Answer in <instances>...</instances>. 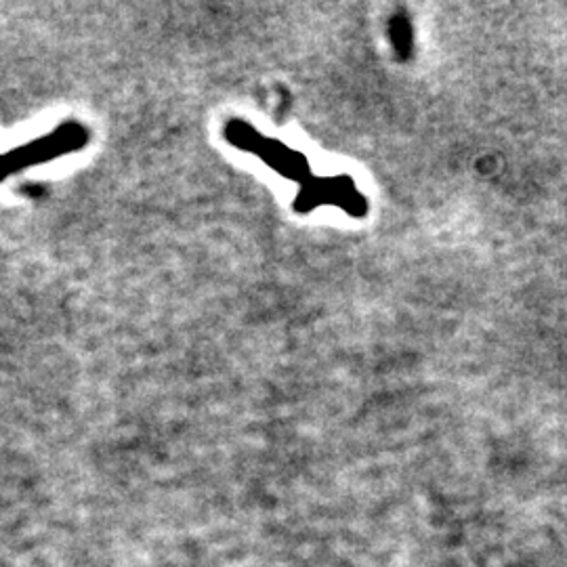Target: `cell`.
I'll return each mask as SVG.
<instances>
[{"instance_id": "obj_1", "label": "cell", "mask_w": 567, "mask_h": 567, "mask_svg": "<svg viewBox=\"0 0 567 567\" xmlns=\"http://www.w3.org/2000/svg\"><path fill=\"white\" fill-rule=\"evenodd\" d=\"M86 142V133L79 126H63L58 133L44 137L41 142L30 143L28 147L16 150L11 156H0V179H4L11 171L21 168L25 164L42 163L49 158H55L65 150L81 147Z\"/></svg>"}]
</instances>
